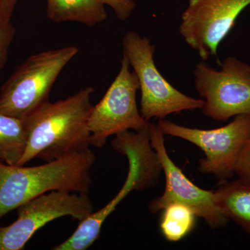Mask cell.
<instances>
[{"mask_svg":"<svg viewBox=\"0 0 250 250\" xmlns=\"http://www.w3.org/2000/svg\"><path fill=\"white\" fill-rule=\"evenodd\" d=\"M157 125L164 135L180 138L201 149L205 157L199 161V171L222 181L235 175L238 156L250 138V114L238 115L229 124L213 129L187 127L164 119Z\"/></svg>","mask_w":250,"mask_h":250,"instance_id":"7","label":"cell"},{"mask_svg":"<svg viewBox=\"0 0 250 250\" xmlns=\"http://www.w3.org/2000/svg\"><path fill=\"white\" fill-rule=\"evenodd\" d=\"M250 0H188L179 33L202 61L218 55L220 42L229 34Z\"/></svg>","mask_w":250,"mask_h":250,"instance_id":"10","label":"cell"},{"mask_svg":"<svg viewBox=\"0 0 250 250\" xmlns=\"http://www.w3.org/2000/svg\"><path fill=\"white\" fill-rule=\"evenodd\" d=\"M47 16L53 22H76L93 27L107 18L100 0H46Z\"/></svg>","mask_w":250,"mask_h":250,"instance_id":"13","label":"cell"},{"mask_svg":"<svg viewBox=\"0 0 250 250\" xmlns=\"http://www.w3.org/2000/svg\"><path fill=\"white\" fill-rule=\"evenodd\" d=\"M213 194L220 211L250 235V184L240 179L225 182Z\"/></svg>","mask_w":250,"mask_h":250,"instance_id":"12","label":"cell"},{"mask_svg":"<svg viewBox=\"0 0 250 250\" xmlns=\"http://www.w3.org/2000/svg\"><path fill=\"white\" fill-rule=\"evenodd\" d=\"M139 82L123 54L121 70L102 100L93 106L88 118L90 144L102 148L113 135L130 129L139 131L149 126L136 103Z\"/></svg>","mask_w":250,"mask_h":250,"instance_id":"8","label":"cell"},{"mask_svg":"<svg viewBox=\"0 0 250 250\" xmlns=\"http://www.w3.org/2000/svg\"><path fill=\"white\" fill-rule=\"evenodd\" d=\"M238 179L250 184V138L243 146L235 166Z\"/></svg>","mask_w":250,"mask_h":250,"instance_id":"17","label":"cell"},{"mask_svg":"<svg viewBox=\"0 0 250 250\" xmlns=\"http://www.w3.org/2000/svg\"><path fill=\"white\" fill-rule=\"evenodd\" d=\"M195 87L205 100L204 114L227 122L238 115H250V65L235 57H227L220 70L202 61L194 71Z\"/></svg>","mask_w":250,"mask_h":250,"instance_id":"6","label":"cell"},{"mask_svg":"<svg viewBox=\"0 0 250 250\" xmlns=\"http://www.w3.org/2000/svg\"><path fill=\"white\" fill-rule=\"evenodd\" d=\"M16 209V221L8 226H0V250H24L34 233L47 223L63 216L71 217L80 223L94 212V207L88 194L51 191Z\"/></svg>","mask_w":250,"mask_h":250,"instance_id":"9","label":"cell"},{"mask_svg":"<svg viewBox=\"0 0 250 250\" xmlns=\"http://www.w3.org/2000/svg\"><path fill=\"white\" fill-rule=\"evenodd\" d=\"M111 146L117 152L126 156L129 161V172L124 185L107 205L80 222L75 232L52 250L88 249L100 237L105 220L130 192L147 190L156 187L159 182L162 166L151 146L149 126L136 132L126 131L116 135Z\"/></svg>","mask_w":250,"mask_h":250,"instance_id":"3","label":"cell"},{"mask_svg":"<svg viewBox=\"0 0 250 250\" xmlns=\"http://www.w3.org/2000/svg\"><path fill=\"white\" fill-rule=\"evenodd\" d=\"M95 159V154L88 149L34 167L0 161V219L25 202L51 191L88 194Z\"/></svg>","mask_w":250,"mask_h":250,"instance_id":"2","label":"cell"},{"mask_svg":"<svg viewBox=\"0 0 250 250\" xmlns=\"http://www.w3.org/2000/svg\"><path fill=\"white\" fill-rule=\"evenodd\" d=\"M149 131L151 146L159 156L166 179L164 193L149 202V211L156 214L170 204H183L191 208L197 217L203 218L210 228L216 229L226 226L229 220L215 205L213 191L192 183L174 164L166 149L165 135L157 125L149 123Z\"/></svg>","mask_w":250,"mask_h":250,"instance_id":"11","label":"cell"},{"mask_svg":"<svg viewBox=\"0 0 250 250\" xmlns=\"http://www.w3.org/2000/svg\"><path fill=\"white\" fill-rule=\"evenodd\" d=\"M78 52V47L70 45L26 59L1 87L0 113L23 119L49 101L54 83Z\"/></svg>","mask_w":250,"mask_h":250,"instance_id":"4","label":"cell"},{"mask_svg":"<svg viewBox=\"0 0 250 250\" xmlns=\"http://www.w3.org/2000/svg\"><path fill=\"white\" fill-rule=\"evenodd\" d=\"M18 0H0V22L11 21Z\"/></svg>","mask_w":250,"mask_h":250,"instance_id":"19","label":"cell"},{"mask_svg":"<svg viewBox=\"0 0 250 250\" xmlns=\"http://www.w3.org/2000/svg\"><path fill=\"white\" fill-rule=\"evenodd\" d=\"M24 121L0 113V161L17 166L27 147Z\"/></svg>","mask_w":250,"mask_h":250,"instance_id":"14","label":"cell"},{"mask_svg":"<svg viewBox=\"0 0 250 250\" xmlns=\"http://www.w3.org/2000/svg\"><path fill=\"white\" fill-rule=\"evenodd\" d=\"M16 29L11 21L0 22V72L6 62L11 43L16 36Z\"/></svg>","mask_w":250,"mask_h":250,"instance_id":"16","label":"cell"},{"mask_svg":"<svg viewBox=\"0 0 250 250\" xmlns=\"http://www.w3.org/2000/svg\"><path fill=\"white\" fill-rule=\"evenodd\" d=\"M94 92L86 87L64 100L47 102L23 118L27 147L17 166L36 158L48 162L90 149L88 123Z\"/></svg>","mask_w":250,"mask_h":250,"instance_id":"1","label":"cell"},{"mask_svg":"<svg viewBox=\"0 0 250 250\" xmlns=\"http://www.w3.org/2000/svg\"><path fill=\"white\" fill-rule=\"evenodd\" d=\"M114 11L116 17L121 21L127 20L136 9L134 0H100Z\"/></svg>","mask_w":250,"mask_h":250,"instance_id":"18","label":"cell"},{"mask_svg":"<svg viewBox=\"0 0 250 250\" xmlns=\"http://www.w3.org/2000/svg\"><path fill=\"white\" fill-rule=\"evenodd\" d=\"M123 54L137 76L141 93V115L146 121L165 119L173 113L203 108L205 100L188 96L166 80L154 61L155 46L147 37L129 31L123 40Z\"/></svg>","mask_w":250,"mask_h":250,"instance_id":"5","label":"cell"},{"mask_svg":"<svg viewBox=\"0 0 250 250\" xmlns=\"http://www.w3.org/2000/svg\"><path fill=\"white\" fill-rule=\"evenodd\" d=\"M162 210L161 231L167 241H181L195 228L197 215L187 206L172 203L166 206Z\"/></svg>","mask_w":250,"mask_h":250,"instance_id":"15","label":"cell"}]
</instances>
